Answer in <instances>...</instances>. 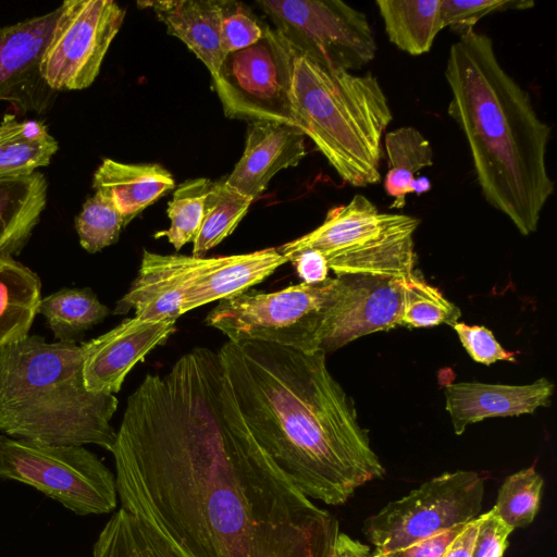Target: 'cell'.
Segmentation results:
<instances>
[{"instance_id": "6da1fadb", "label": "cell", "mask_w": 557, "mask_h": 557, "mask_svg": "<svg viewBox=\"0 0 557 557\" xmlns=\"http://www.w3.org/2000/svg\"><path fill=\"white\" fill-rule=\"evenodd\" d=\"M111 453L121 507L176 557H332L337 520L253 440L216 351L196 347L147 374Z\"/></svg>"}, {"instance_id": "7a4b0ae2", "label": "cell", "mask_w": 557, "mask_h": 557, "mask_svg": "<svg viewBox=\"0 0 557 557\" xmlns=\"http://www.w3.org/2000/svg\"><path fill=\"white\" fill-rule=\"evenodd\" d=\"M223 382L257 444L308 498L346 503L385 469L323 350L226 342Z\"/></svg>"}, {"instance_id": "3957f363", "label": "cell", "mask_w": 557, "mask_h": 557, "mask_svg": "<svg viewBox=\"0 0 557 557\" xmlns=\"http://www.w3.org/2000/svg\"><path fill=\"white\" fill-rule=\"evenodd\" d=\"M444 74L450 91L447 112L466 138L484 199L522 235L534 233L555 190L546 162L550 126L483 33L459 35Z\"/></svg>"}, {"instance_id": "277c9868", "label": "cell", "mask_w": 557, "mask_h": 557, "mask_svg": "<svg viewBox=\"0 0 557 557\" xmlns=\"http://www.w3.org/2000/svg\"><path fill=\"white\" fill-rule=\"evenodd\" d=\"M83 348L28 335L0 349V432L53 445L94 444L112 451L119 400L89 392Z\"/></svg>"}, {"instance_id": "5b68a950", "label": "cell", "mask_w": 557, "mask_h": 557, "mask_svg": "<svg viewBox=\"0 0 557 557\" xmlns=\"http://www.w3.org/2000/svg\"><path fill=\"white\" fill-rule=\"evenodd\" d=\"M290 49L299 129L345 183L352 187L377 184L383 134L393 120L377 78L371 73L326 69Z\"/></svg>"}, {"instance_id": "8992f818", "label": "cell", "mask_w": 557, "mask_h": 557, "mask_svg": "<svg viewBox=\"0 0 557 557\" xmlns=\"http://www.w3.org/2000/svg\"><path fill=\"white\" fill-rule=\"evenodd\" d=\"M420 220L380 212L361 194L332 208L322 224L277 250L290 262L298 253L317 250L336 276L371 274L407 277L416 263L413 234Z\"/></svg>"}, {"instance_id": "52a82bcc", "label": "cell", "mask_w": 557, "mask_h": 557, "mask_svg": "<svg viewBox=\"0 0 557 557\" xmlns=\"http://www.w3.org/2000/svg\"><path fill=\"white\" fill-rule=\"evenodd\" d=\"M337 287V277H327L270 293L248 289L220 300L206 322L231 342L258 341L317 351L321 349L323 324Z\"/></svg>"}, {"instance_id": "ba28073f", "label": "cell", "mask_w": 557, "mask_h": 557, "mask_svg": "<svg viewBox=\"0 0 557 557\" xmlns=\"http://www.w3.org/2000/svg\"><path fill=\"white\" fill-rule=\"evenodd\" d=\"M0 478L25 483L82 516L113 511L115 474L82 445L0 436Z\"/></svg>"}, {"instance_id": "9c48e42d", "label": "cell", "mask_w": 557, "mask_h": 557, "mask_svg": "<svg viewBox=\"0 0 557 557\" xmlns=\"http://www.w3.org/2000/svg\"><path fill=\"white\" fill-rule=\"evenodd\" d=\"M259 9L290 48L318 64L350 72L376 55L375 36L361 11L339 0H259Z\"/></svg>"}, {"instance_id": "30bf717a", "label": "cell", "mask_w": 557, "mask_h": 557, "mask_svg": "<svg viewBox=\"0 0 557 557\" xmlns=\"http://www.w3.org/2000/svg\"><path fill=\"white\" fill-rule=\"evenodd\" d=\"M483 495L484 482L479 473L445 472L370 516L362 531L380 553L400 549L475 519Z\"/></svg>"}, {"instance_id": "8fae6325", "label": "cell", "mask_w": 557, "mask_h": 557, "mask_svg": "<svg viewBox=\"0 0 557 557\" xmlns=\"http://www.w3.org/2000/svg\"><path fill=\"white\" fill-rule=\"evenodd\" d=\"M292 79L293 51L285 38L270 27L258 42L227 53L212 83L227 117L299 128Z\"/></svg>"}, {"instance_id": "7c38bea8", "label": "cell", "mask_w": 557, "mask_h": 557, "mask_svg": "<svg viewBox=\"0 0 557 557\" xmlns=\"http://www.w3.org/2000/svg\"><path fill=\"white\" fill-rule=\"evenodd\" d=\"M125 9L112 0H67L40 61V74L55 92L88 88L117 35Z\"/></svg>"}, {"instance_id": "4fadbf2b", "label": "cell", "mask_w": 557, "mask_h": 557, "mask_svg": "<svg viewBox=\"0 0 557 557\" xmlns=\"http://www.w3.org/2000/svg\"><path fill=\"white\" fill-rule=\"evenodd\" d=\"M322 329L321 350L333 352L362 336L401 324L403 277L344 274Z\"/></svg>"}, {"instance_id": "5bb4252c", "label": "cell", "mask_w": 557, "mask_h": 557, "mask_svg": "<svg viewBox=\"0 0 557 557\" xmlns=\"http://www.w3.org/2000/svg\"><path fill=\"white\" fill-rule=\"evenodd\" d=\"M60 7L41 15L0 26V101L20 112L42 114L58 92L40 74V61L51 36Z\"/></svg>"}, {"instance_id": "9a60e30c", "label": "cell", "mask_w": 557, "mask_h": 557, "mask_svg": "<svg viewBox=\"0 0 557 557\" xmlns=\"http://www.w3.org/2000/svg\"><path fill=\"white\" fill-rule=\"evenodd\" d=\"M175 323L145 321L134 317L83 343L86 388L94 393H117L134 366L175 332Z\"/></svg>"}, {"instance_id": "2e32d148", "label": "cell", "mask_w": 557, "mask_h": 557, "mask_svg": "<svg viewBox=\"0 0 557 557\" xmlns=\"http://www.w3.org/2000/svg\"><path fill=\"white\" fill-rule=\"evenodd\" d=\"M205 257L160 255L144 250L136 278L116 302L114 314L131 309L145 321H176L183 312L187 290Z\"/></svg>"}, {"instance_id": "e0dca14e", "label": "cell", "mask_w": 557, "mask_h": 557, "mask_svg": "<svg viewBox=\"0 0 557 557\" xmlns=\"http://www.w3.org/2000/svg\"><path fill=\"white\" fill-rule=\"evenodd\" d=\"M305 137L299 128L289 124L250 122L244 152L225 183L255 200L280 171L298 165L305 158Z\"/></svg>"}, {"instance_id": "ac0fdd59", "label": "cell", "mask_w": 557, "mask_h": 557, "mask_svg": "<svg viewBox=\"0 0 557 557\" xmlns=\"http://www.w3.org/2000/svg\"><path fill=\"white\" fill-rule=\"evenodd\" d=\"M554 389L545 377L527 385L454 383L444 388L445 409L455 434L461 435L469 424L486 418L528 414L547 407Z\"/></svg>"}, {"instance_id": "d6986e66", "label": "cell", "mask_w": 557, "mask_h": 557, "mask_svg": "<svg viewBox=\"0 0 557 557\" xmlns=\"http://www.w3.org/2000/svg\"><path fill=\"white\" fill-rule=\"evenodd\" d=\"M287 262L274 247L249 253L205 258L187 290L183 312L239 295Z\"/></svg>"}, {"instance_id": "ffe728a7", "label": "cell", "mask_w": 557, "mask_h": 557, "mask_svg": "<svg viewBox=\"0 0 557 557\" xmlns=\"http://www.w3.org/2000/svg\"><path fill=\"white\" fill-rule=\"evenodd\" d=\"M149 7L168 33L182 40L206 65L212 81L225 54L221 48L222 0H161L138 2Z\"/></svg>"}, {"instance_id": "44dd1931", "label": "cell", "mask_w": 557, "mask_h": 557, "mask_svg": "<svg viewBox=\"0 0 557 557\" xmlns=\"http://www.w3.org/2000/svg\"><path fill=\"white\" fill-rule=\"evenodd\" d=\"M175 187L172 174L159 164H133L103 159L94 173L92 188L109 197L125 226Z\"/></svg>"}, {"instance_id": "7402d4cb", "label": "cell", "mask_w": 557, "mask_h": 557, "mask_svg": "<svg viewBox=\"0 0 557 557\" xmlns=\"http://www.w3.org/2000/svg\"><path fill=\"white\" fill-rule=\"evenodd\" d=\"M48 183L41 172L0 180V257L18 255L28 243L47 205Z\"/></svg>"}, {"instance_id": "603a6c76", "label": "cell", "mask_w": 557, "mask_h": 557, "mask_svg": "<svg viewBox=\"0 0 557 557\" xmlns=\"http://www.w3.org/2000/svg\"><path fill=\"white\" fill-rule=\"evenodd\" d=\"M41 299L39 276L13 257H0V349L28 336Z\"/></svg>"}, {"instance_id": "cb8c5ba5", "label": "cell", "mask_w": 557, "mask_h": 557, "mask_svg": "<svg viewBox=\"0 0 557 557\" xmlns=\"http://www.w3.org/2000/svg\"><path fill=\"white\" fill-rule=\"evenodd\" d=\"M59 149L39 120H18L7 113L0 122V180L29 176L49 165Z\"/></svg>"}, {"instance_id": "d4e9b609", "label": "cell", "mask_w": 557, "mask_h": 557, "mask_svg": "<svg viewBox=\"0 0 557 557\" xmlns=\"http://www.w3.org/2000/svg\"><path fill=\"white\" fill-rule=\"evenodd\" d=\"M442 0H377L388 40L411 55L430 51L444 28Z\"/></svg>"}, {"instance_id": "484cf974", "label": "cell", "mask_w": 557, "mask_h": 557, "mask_svg": "<svg viewBox=\"0 0 557 557\" xmlns=\"http://www.w3.org/2000/svg\"><path fill=\"white\" fill-rule=\"evenodd\" d=\"M387 158V172L384 177L385 193L394 198L389 206L403 209L406 196L422 169L433 165V148L420 131L412 126H403L384 136Z\"/></svg>"}, {"instance_id": "4316f807", "label": "cell", "mask_w": 557, "mask_h": 557, "mask_svg": "<svg viewBox=\"0 0 557 557\" xmlns=\"http://www.w3.org/2000/svg\"><path fill=\"white\" fill-rule=\"evenodd\" d=\"M38 313L46 318L58 341L76 343L110 310L90 288H62L41 299Z\"/></svg>"}, {"instance_id": "83f0119b", "label": "cell", "mask_w": 557, "mask_h": 557, "mask_svg": "<svg viewBox=\"0 0 557 557\" xmlns=\"http://www.w3.org/2000/svg\"><path fill=\"white\" fill-rule=\"evenodd\" d=\"M92 557H176L137 517L120 508L101 530Z\"/></svg>"}, {"instance_id": "f1b7e54d", "label": "cell", "mask_w": 557, "mask_h": 557, "mask_svg": "<svg viewBox=\"0 0 557 557\" xmlns=\"http://www.w3.org/2000/svg\"><path fill=\"white\" fill-rule=\"evenodd\" d=\"M253 200L225 183V177L212 182L205 200L203 218L193 240V256L206 252L222 243L238 226Z\"/></svg>"}, {"instance_id": "f546056e", "label": "cell", "mask_w": 557, "mask_h": 557, "mask_svg": "<svg viewBox=\"0 0 557 557\" xmlns=\"http://www.w3.org/2000/svg\"><path fill=\"white\" fill-rule=\"evenodd\" d=\"M212 182L205 177L182 183L168 203L170 227L154 234L156 238L166 237L175 250L195 239L203 218L205 200Z\"/></svg>"}, {"instance_id": "4dcf8cb0", "label": "cell", "mask_w": 557, "mask_h": 557, "mask_svg": "<svg viewBox=\"0 0 557 557\" xmlns=\"http://www.w3.org/2000/svg\"><path fill=\"white\" fill-rule=\"evenodd\" d=\"M461 310L414 272L404 280V309L400 326H449L458 322Z\"/></svg>"}, {"instance_id": "1f68e13d", "label": "cell", "mask_w": 557, "mask_h": 557, "mask_svg": "<svg viewBox=\"0 0 557 557\" xmlns=\"http://www.w3.org/2000/svg\"><path fill=\"white\" fill-rule=\"evenodd\" d=\"M543 483L533 467L507 476L494 506L504 522L513 530L532 523L540 508Z\"/></svg>"}, {"instance_id": "d6a6232c", "label": "cell", "mask_w": 557, "mask_h": 557, "mask_svg": "<svg viewBox=\"0 0 557 557\" xmlns=\"http://www.w3.org/2000/svg\"><path fill=\"white\" fill-rule=\"evenodd\" d=\"M124 220L111 199L99 191L88 197L75 218L81 246L95 253L117 242Z\"/></svg>"}, {"instance_id": "836d02e7", "label": "cell", "mask_w": 557, "mask_h": 557, "mask_svg": "<svg viewBox=\"0 0 557 557\" xmlns=\"http://www.w3.org/2000/svg\"><path fill=\"white\" fill-rule=\"evenodd\" d=\"M221 48L223 53L245 49L262 39L270 26L240 2L222 0Z\"/></svg>"}, {"instance_id": "e575fe53", "label": "cell", "mask_w": 557, "mask_h": 557, "mask_svg": "<svg viewBox=\"0 0 557 557\" xmlns=\"http://www.w3.org/2000/svg\"><path fill=\"white\" fill-rule=\"evenodd\" d=\"M534 5L530 0H442L441 14L444 28L459 35L474 29L485 15L507 10H524Z\"/></svg>"}, {"instance_id": "d590c367", "label": "cell", "mask_w": 557, "mask_h": 557, "mask_svg": "<svg viewBox=\"0 0 557 557\" xmlns=\"http://www.w3.org/2000/svg\"><path fill=\"white\" fill-rule=\"evenodd\" d=\"M451 327L475 362L488 366L497 361H515V355L504 349L492 331L485 326L456 322Z\"/></svg>"}, {"instance_id": "8d00e7d4", "label": "cell", "mask_w": 557, "mask_h": 557, "mask_svg": "<svg viewBox=\"0 0 557 557\" xmlns=\"http://www.w3.org/2000/svg\"><path fill=\"white\" fill-rule=\"evenodd\" d=\"M512 531L498 516L495 507L481 513L471 557H503Z\"/></svg>"}, {"instance_id": "74e56055", "label": "cell", "mask_w": 557, "mask_h": 557, "mask_svg": "<svg viewBox=\"0 0 557 557\" xmlns=\"http://www.w3.org/2000/svg\"><path fill=\"white\" fill-rule=\"evenodd\" d=\"M467 523L458 524L385 555L387 557H443Z\"/></svg>"}, {"instance_id": "f35d334b", "label": "cell", "mask_w": 557, "mask_h": 557, "mask_svg": "<svg viewBox=\"0 0 557 557\" xmlns=\"http://www.w3.org/2000/svg\"><path fill=\"white\" fill-rule=\"evenodd\" d=\"M290 262L304 283L314 284L326 280L329 267L323 255L317 250H306L295 256Z\"/></svg>"}, {"instance_id": "ab89813d", "label": "cell", "mask_w": 557, "mask_h": 557, "mask_svg": "<svg viewBox=\"0 0 557 557\" xmlns=\"http://www.w3.org/2000/svg\"><path fill=\"white\" fill-rule=\"evenodd\" d=\"M479 523L480 515L467 523L443 557H471Z\"/></svg>"}, {"instance_id": "60d3db41", "label": "cell", "mask_w": 557, "mask_h": 557, "mask_svg": "<svg viewBox=\"0 0 557 557\" xmlns=\"http://www.w3.org/2000/svg\"><path fill=\"white\" fill-rule=\"evenodd\" d=\"M347 544L354 557H387L385 554L375 549L374 552H370L369 546L362 544L359 541H355L349 536H347Z\"/></svg>"}, {"instance_id": "b9f144b4", "label": "cell", "mask_w": 557, "mask_h": 557, "mask_svg": "<svg viewBox=\"0 0 557 557\" xmlns=\"http://www.w3.org/2000/svg\"><path fill=\"white\" fill-rule=\"evenodd\" d=\"M332 557H354L348 548L346 534H338L334 545Z\"/></svg>"}, {"instance_id": "7bdbcfd3", "label": "cell", "mask_w": 557, "mask_h": 557, "mask_svg": "<svg viewBox=\"0 0 557 557\" xmlns=\"http://www.w3.org/2000/svg\"><path fill=\"white\" fill-rule=\"evenodd\" d=\"M432 188V183L426 176L417 177L416 182L410 187V194L422 195L424 193L430 191Z\"/></svg>"}]
</instances>
